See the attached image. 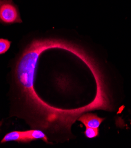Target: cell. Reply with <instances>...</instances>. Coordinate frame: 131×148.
<instances>
[{
    "label": "cell",
    "instance_id": "obj_2",
    "mask_svg": "<svg viewBox=\"0 0 131 148\" xmlns=\"http://www.w3.org/2000/svg\"><path fill=\"white\" fill-rule=\"evenodd\" d=\"M105 119L98 117L95 114H84L80 116L78 119L86 127H91L94 129H98L102 122Z\"/></svg>",
    "mask_w": 131,
    "mask_h": 148
},
{
    "label": "cell",
    "instance_id": "obj_5",
    "mask_svg": "<svg viewBox=\"0 0 131 148\" xmlns=\"http://www.w3.org/2000/svg\"><path fill=\"white\" fill-rule=\"evenodd\" d=\"M11 42L7 39L0 38V54L5 53L10 49Z\"/></svg>",
    "mask_w": 131,
    "mask_h": 148
},
{
    "label": "cell",
    "instance_id": "obj_6",
    "mask_svg": "<svg viewBox=\"0 0 131 148\" xmlns=\"http://www.w3.org/2000/svg\"><path fill=\"white\" fill-rule=\"evenodd\" d=\"M84 135L86 138L92 139L96 138L99 135V130L98 129H94L91 127H86L84 131Z\"/></svg>",
    "mask_w": 131,
    "mask_h": 148
},
{
    "label": "cell",
    "instance_id": "obj_3",
    "mask_svg": "<svg viewBox=\"0 0 131 148\" xmlns=\"http://www.w3.org/2000/svg\"><path fill=\"white\" fill-rule=\"evenodd\" d=\"M24 135L25 138L27 143H30L31 142L37 140L41 139L43 140L44 142L48 143L47 137L46 134L43 131L38 129H32L23 131Z\"/></svg>",
    "mask_w": 131,
    "mask_h": 148
},
{
    "label": "cell",
    "instance_id": "obj_4",
    "mask_svg": "<svg viewBox=\"0 0 131 148\" xmlns=\"http://www.w3.org/2000/svg\"><path fill=\"white\" fill-rule=\"evenodd\" d=\"M8 142H16L18 143H27L23 131H12L6 134L1 141V143Z\"/></svg>",
    "mask_w": 131,
    "mask_h": 148
},
{
    "label": "cell",
    "instance_id": "obj_1",
    "mask_svg": "<svg viewBox=\"0 0 131 148\" xmlns=\"http://www.w3.org/2000/svg\"><path fill=\"white\" fill-rule=\"evenodd\" d=\"M22 22L19 8L12 0H0V23L10 25Z\"/></svg>",
    "mask_w": 131,
    "mask_h": 148
}]
</instances>
